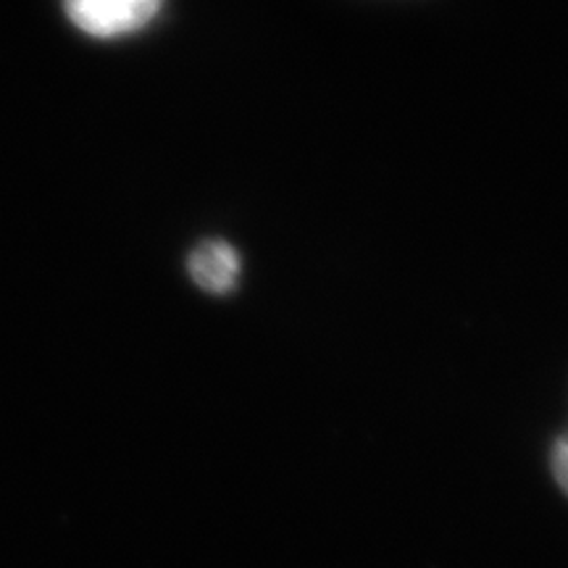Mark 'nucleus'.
Listing matches in <instances>:
<instances>
[{
    "label": "nucleus",
    "instance_id": "1",
    "mask_svg": "<svg viewBox=\"0 0 568 568\" xmlns=\"http://www.w3.org/2000/svg\"><path fill=\"white\" fill-rule=\"evenodd\" d=\"M163 0H63L67 17L90 38H124L151 24Z\"/></svg>",
    "mask_w": 568,
    "mask_h": 568
},
{
    "label": "nucleus",
    "instance_id": "3",
    "mask_svg": "<svg viewBox=\"0 0 568 568\" xmlns=\"http://www.w3.org/2000/svg\"><path fill=\"white\" fill-rule=\"evenodd\" d=\"M550 466H552V477L560 485V489L568 495V432L560 435L552 445V456H550Z\"/></svg>",
    "mask_w": 568,
    "mask_h": 568
},
{
    "label": "nucleus",
    "instance_id": "2",
    "mask_svg": "<svg viewBox=\"0 0 568 568\" xmlns=\"http://www.w3.org/2000/svg\"><path fill=\"white\" fill-rule=\"evenodd\" d=\"M190 274L205 293L224 295L237 284L240 255L222 240H209V243L197 245L190 255Z\"/></svg>",
    "mask_w": 568,
    "mask_h": 568
}]
</instances>
